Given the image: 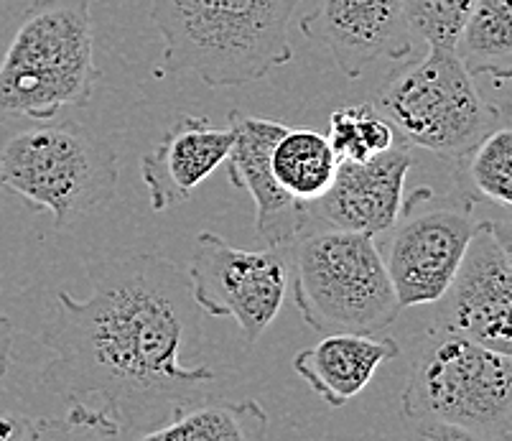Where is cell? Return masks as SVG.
<instances>
[{"mask_svg": "<svg viewBox=\"0 0 512 441\" xmlns=\"http://www.w3.org/2000/svg\"><path fill=\"white\" fill-rule=\"evenodd\" d=\"M186 276L199 309L232 319L245 342L255 345L283 306L288 255L286 248H232L214 232H199Z\"/></svg>", "mask_w": 512, "mask_h": 441, "instance_id": "8", "label": "cell"}, {"mask_svg": "<svg viewBox=\"0 0 512 441\" xmlns=\"http://www.w3.org/2000/svg\"><path fill=\"white\" fill-rule=\"evenodd\" d=\"M492 227V235H495V240L500 243L502 253H505L507 263H510L512 268V217H507V220H487Z\"/></svg>", "mask_w": 512, "mask_h": 441, "instance_id": "24", "label": "cell"}, {"mask_svg": "<svg viewBox=\"0 0 512 441\" xmlns=\"http://www.w3.org/2000/svg\"><path fill=\"white\" fill-rule=\"evenodd\" d=\"M400 408L426 439H507L512 355L439 329L413 362Z\"/></svg>", "mask_w": 512, "mask_h": 441, "instance_id": "4", "label": "cell"}, {"mask_svg": "<svg viewBox=\"0 0 512 441\" xmlns=\"http://www.w3.org/2000/svg\"><path fill=\"white\" fill-rule=\"evenodd\" d=\"M39 439H77V434L67 424V419H31V416H16V413H0V441Z\"/></svg>", "mask_w": 512, "mask_h": 441, "instance_id": "22", "label": "cell"}, {"mask_svg": "<svg viewBox=\"0 0 512 441\" xmlns=\"http://www.w3.org/2000/svg\"><path fill=\"white\" fill-rule=\"evenodd\" d=\"M97 80L90 0H34L0 57V125L85 108Z\"/></svg>", "mask_w": 512, "mask_h": 441, "instance_id": "3", "label": "cell"}, {"mask_svg": "<svg viewBox=\"0 0 512 441\" xmlns=\"http://www.w3.org/2000/svg\"><path fill=\"white\" fill-rule=\"evenodd\" d=\"M299 0H151L164 67L207 87H242L293 59L288 29Z\"/></svg>", "mask_w": 512, "mask_h": 441, "instance_id": "2", "label": "cell"}, {"mask_svg": "<svg viewBox=\"0 0 512 441\" xmlns=\"http://www.w3.org/2000/svg\"><path fill=\"white\" fill-rule=\"evenodd\" d=\"M411 143L400 136L370 161H339L332 184L309 202V227L383 235L406 210V179L413 166ZM306 227V230H309Z\"/></svg>", "mask_w": 512, "mask_h": 441, "instance_id": "11", "label": "cell"}, {"mask_svg": "<svg viewBox=\"0 0 512 441\" xmlns=\"http://www.w3.org/2000/svg\"><path fill=\"white\" fill-rule=\"evenodd\" d=\"M92 291L57 294L41 342L51 360L39 380L69 406H87L141 439L176 408L214 396L220 375L202 357L189 276L164 255L87 261Z\"/></svg>", "mask_w": 512, "mask_h": 441, "instance_id": "1", "label": "cell"}, {"mask_svg": "<svg viewBox=\"0 0 512 441\" xmlns=\"http://www.w3.org/2000/svg\"><path fill=\"white\" fill-rule=\"evenodd\" d=\"M395 357L400 345L393 337L334 332L321 334L314 347L293 357V370L327 406L342 408L365 391L380 365Z\"/></svg>", "mask_w": 512, "mask_h": 441, "instance_id": "15", "label": "cell"}, {"mask_svg": "<svg viewBox=\"0 0 512 441\" xmlns=\"http://www.w3.org/2000/svg\"><path fill=\"white\" fill-rule=\"evenodd\" d=\"M377 105L411 146L441 159L464 156L502 118L451 46H428L426 57L395 69Z\"/></svg>", "mask_w": 512, "mask_h": 441, "instance_id": "7", "label": "cell"}, {"mask_svg": "<svg viewBox=\"0 0 512 441\" xmlns=\"http://www.w3.org/2000/svg\"><path fill=\"white\" fill-rule=\"evenodd\" d=\"M118 176L115 148L74 120H36L0 141V189L49 212L57 230L113 202Z\"/></svg>", "mask_w": 512, "mask_h": 441, "instance_id": "6", "label": "cell"}, {"mask_svg": "<svg viewBox=\"0 0 512 441\" xmlns=\"http://www.w3.org/2000/svg\"><path fill=\"white\" fill-rule=\"evenodd\" d=\"M301 31L332 54L347 80H360L380 59L403 62L413 54L403 0H321L301 18Z\"/></svg>", "mask_w": 512, "mask_h": 441, "instance_id": "12", "label": "cell"}, {"mask_svg": "<svg viewBox=\"0 0 512 441\" xmlns=\"http://www.w3.org/2000/svg\"><path fill=\"white\" fill-rule=\"evenodd\" d=\"M13 337H16V327H13L11 319L0 311V380L6 378L8 368H11Z\"/></svg>", "mask_w": 512, "mask_h": 441, "instance_id": "23", "label": "cell"}, {"mask_svg": "<svg viewBox=\"0 0 512 441\" xmlns=\"http://www.w3.org/2000/svg\"><path fill=\"white\" fill-rule=\"evenodd\" d=\"M268 434V413L258 401L199 398L171 413L164 426L143 434V441H258Z\"/></svg>", "mask_w": 512, "mask_h": 441, "instance_id": "16", "label": "cell"}, {"mask_svg": "<svg viewBox=\"0 0 512 441\" xmlns=\"http://www.w3.org/2000/svg\"><path fill=\"white\" fill-rule=\"evenodd\" d=\"M286 255L293 301L314 332L380 334L403 311L375 235L309 227Z\"/></svg>", "mask_w": 512, "mask_h": 441, "instance_id": "5", "label": "cell"}, {"mask_svg": "<svg viewBox=\"0 0 512 441\" xmlns=\"http://www.w3.org/2000/svg\"><path fill=\"white\" fill-rule=\"evenodd\" d=\"M436 304L439 329L512 355V268L487 220L477 225L462 266Z\"/></svg>", "mask_w": 512, "mask_h": 441, "instance_id": "10", "label": "cell"}, {"mask_svg": "<svg viewBox=\"0 0 512 441\" xmlns=\"http://www.w3.org/2000/svg\"><path fill=\"white\" fill-rule=\"evenodd\" d=\"M477 225L472 202L416 212L413 199H406V210L388 230L393 235L383 255L403 309L436 304L446 294Z\"/></svg>", "mask_w": 512, "mask_h": 441, "instance_id": "9", "label": "cell"}, {"mask_svg": "<svg viewBox=\"0 0 512 441\" xmlns=\"http://www.w3.org/2000/svg\"><path fill=\"white\" fill-rule=\"evenodd\" d=\"M235 133L227 156L232 187L245 189L255 202V235L265 248H288L309 227V204L299 202L278 184L271 156L288 125L230 110Z\"/></svg>", "mask_w": 512, "mask_h": 441, "instance_id": "13", "label": "cell"}, {"mask_svg": "<svg viewBox=\"0 0 512 441\" xmlns=\"http://www.w3.org/2000/svg\"><path fill=\"white\" fill-rule=\"evenodd\" d=\"M456 161L469 202H487L512 212V123L492 125Z\"/></svg>", "mask_w": 512, "mask_h": 441, "instance_id": "19", "label": "cell"}, {"mask_svg": "<svg viewBox=\"0 0 512 441\" xmlns=\"http://www.w3.org/2000/svg\"><path fill=\"white\" fill-rule=\"evenodd\" d=\"M327 138L339 161L362 164L388 151L398 138V131L372 105H347L329 115Z\"/></svg>", "mask_w": 512, "mask_h": 441, "instance_id": "20", "label": "cell"}, {"mask_svg": "<svg viewBox=\"0 0 512 441\" xmlns=\"http://www.w3.org/2000/svg\"><path fill=\"white\" fill-rule=\"evenodd\" d=\"M454 51L472 77L512 80V0H477Z\"/></svg>", "mask_w": 512, "mask_h": 441, "instance_id": "17", "label": "cell"}, {"mask_svg": "<svg viewBox=\"0 0 512 441\" xmlns=\"http://www.w3.org/2000/svg\"><path fill=\"white\" fill-rule=\"evenodd\" d=\"M278 184L299 202H314L327 192L337 174L339 159L324 133L311 128H288L271 156Z\"/></svg>", "mask_w": 512, "mask_h": 441, "instance_id": "18", "label": "cell"}, {"mask_svg": "<svg viewBox=\"0 0 512 441\" xmlns=\"http://www.w3.org/2000/svg\"><path fill=\"white\" fill-rule=\"evenodd\" d=\"M477 0H403L411 34H418L428 46H451L462 34L464 23Z\"/></svg>", "mask_w": 512, "mask_h": 441, "instance_id": "21", "label": "cell"}, {"mask_svg": "<svg viewBox=\"0 0 512 441\" xmlns=\"http://www.w3.org/2000/svg\"><path fill=\"white\" fill-rule=\"evenodd\" d=\"M232 128H217L207 118L181 115L161 141L141 159V179L153 212L189 202L199 184L220 169L232 151Z\"/></svg>", "mask_w": 512, "mask_h": 441, "instance_id": "14", "label": "cell"}]
</instances>
